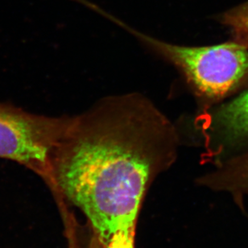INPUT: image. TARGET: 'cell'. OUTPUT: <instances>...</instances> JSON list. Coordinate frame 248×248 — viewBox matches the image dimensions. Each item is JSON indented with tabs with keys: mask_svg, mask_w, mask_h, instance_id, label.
Here are the masks:
<instances>
[{
	"mask_svg": "<svg viewBox=\"0 0 248 248\" xmlns=\"http://www.w3.org/2000/svg\"><path fill=\"white\" fill-rule=\"evenodd\" d=\"M179 144L176 126L149 98L109 96L69 116L43 178L83 213L104 247L137 223L147 191L174 163Z\"/></svg>",
	"mask_w": 248,
	"mask_h": 248,
	"instance_id": "cell-1",
	"label": "cell"
},
{
	"mask_svg": "<svg viewBox=\"0 0 248 248\" xmlns=\"http://www.w3.org/2000/svg\"><path fill=\"white\" fill-rule=\"evenodd\" d=\"M137 36L174 65L202 100H220L248 85V48L243 44L234 41L216 46H186L143 34Z\"/></svg>",
	"mask_w": 248,
	"mask_h": 248,
	"instance_id": "cell-2",
	"label": "cell"
},
{
	"mask_svg": "<svg viewBox=\"0 0 248 248\" xmlns=\"http://www.w3.org/2000/svg\"><path fill=\"white\" fill-rule=\"evenodd\" d=\"M69 116L36 115L0 103V158L46 174L48 156L64 133Z\"/></svg>",
	"mask_w": 248,
	"mask_h": 248,
	"instance_id": "cell-3",
	"label": "cell"
},
{
	"mask_svg": "<svg viewBox=\"0 0 248 248\" xmlns=\"http://www.w3.org/2000/svg\"><path fill=\"white\" fill-rule=\"evenodd\" d=\"M210 117L207 131L222 151L248 143V89L217 108Z\"/></svg>",
	"mask_w": 248,
	"mask_h": 248,
	"instance_id": "cell-4",
	"label": "cell"
},
{
	"mask_svg": "<svg viewBox=\"0 0 248 248\" xmlns=\"http://www.w3.org/2000/svg\"><path fill=\"white\" fill-rule=\"evenodd\" d=\"M216 166L205 176L208 187L228 193L239 207L244 206V198L248 197V151L232 155Z\"/></svg>",
	"mask_w": 248,
	"mask_h": 248,
	"instance_id": "cell-5",
	"label": "cell"
},
{
	"mask_svg": "<svg viewBox=\"0 0 248 248\" xmlns=\"http://www.w3.org/2000/svg\"><path fill=\"white\" fill-rule=\"evenodd\" d=\"M221 24L232 31L234 41L241 43L248 39V1L220 15Z\"/></svg>",
	"mask_w": 248,
	"mask_h": 248,
	"instance_id": "cell-6",
	"label": "cell"
},
{
	"mask_svg": "<svg viewBox=\"0 0 248 248\" xmlns=\"http://www.w3.org/2000/svg\"><path fill=\"white\" fill-rule=\"evenodd\" d=\"M136 225H129L118 230L111 235L104 248H135Z\"/></svg>",
	"mask_w": 248,
	"mask_h": 248,
	"instance_id": "cell-7",
	"label": "cell"
},
{
	"mask_svg": "<svg viewBox=\"0 0 248 248\" xmlns=\"http://www.w3.org/2000/svg\"><path fill=\"white\" fill-rule=\"evenodd\" d=\"M69 248H79L78 245L75 242L74 238H69Z\"/></svg>",
	"mask_w": 248,
	"mask_h": 248,
	"instance_id": "cell-8",
	"label": "cell"
},
{
	"mask_svg": "<svg viewBox=\"0 0 248 248\" xmlns=\"http://www.w3.org/2000/svg\"><path fill=\"white\" fill-rule=\"evenodd\" d=\"M241 44H243V45H244V46H246L247 48H248V40H246V41H243V42H241Z\"/></svg>",
	"mask_w": 248,
	"mask_h": 248,
	"instance_id": "cell-9",
	"label": "cell"
}]
</instances>
